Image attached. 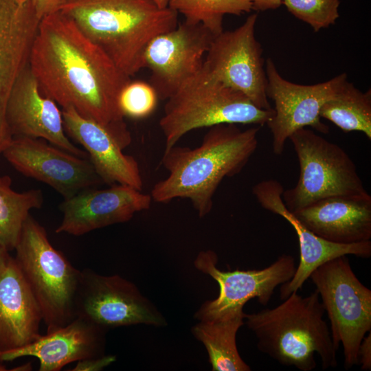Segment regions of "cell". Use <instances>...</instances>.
<instances>
[{
  "label": "cell",
  "mask_w": 371,
  "mask_h": 371,
  "mask_svg": "<svg viewBox=\"0 0 371 371\" xmlns=\"http://www.w3.org/2000/svg\"><path fill=\"white\" fill-rule=\"evenodd\" d=\"M265 71L266 94L275 104L274 115L267 124L272 133L276 155L282 153L286 140L300 128L311 126L322 133L328 132V126L320 120L319 111L347 80L346 74L322 83L295 84L282 77L271 58L266 60Z\"/></svg>",
  "instance_id": "8fae6325"
},
{
  "label": "cell",
  "mask_w": 371,
  "mask_h": 371,
  "mask_svg": "<svg viewBox=\"0 0 371 371\" xmlns=\"http://www.w3.org/2000/svg\"><path fill=\"white\" fill-rule=\"evenodd\" d=\"M32 370V363L31 362H28L27 363L14 368L12 370L26 371V370Z\"/></svg>",
  "instance_id": "836d02e7"
},
{
  "label": "cell",
  "mask_w": 371,
  "mask_h": 371,
  "mask_svg": "<svg viewBox=\"0 0 371 371\" xmlns=\"http://www.w3.org/2000/svg\"><path fill=\"white\" fill-rule=\"evenodd\" d=\"M158 100L157 93L150 83L131 80L119 95L118 106L124 117L142 119L155 111Z\"/></svg>",
  "instance_id": "4316f807"
},
{
  "label": "cell",
  "mask_w": 371,
  "mask_h": 371,
  "mask_svg": "<svg viewBox=\"0 0 371 371\" xmlns=\"http://www.w3.org/2000/svg\"><path fill=\"white\" fill-rule=\"evenodd\" d=\"M3 370H7V369H5V367L3 365L0 363V371H3Z\"/></svg>",
  "instance_id": "8d00e7d4"
},
{
  "label": "cell",
  "mask_w": 371,
  "mask_h": 371,
  "mask_svg": "<svg viewBox=\"0 0 371 371\" xmlns=\"http://www.w3.org/2000/svg\"><path fill=\"white\" fill-rule=\"evenodd\" d=\"M14 250V258L40 306L47 333L69 324L76 317L81 271L54 247L44 227L30 214Z\"/></svg>",
  "instance_id": "8992f818"
},
{
  "label": "cell",
  "mask_w": 371,
  "mask_h": 371,
  "mask_svg": "<svg viewBox=\"0 0 371 371\" xmlns=\"http://www.w3.org/2000/svg\"><path fill=\"white\" fill-rule=\"evenodd\" d=\"M152 201L150 194L126 185L88 189L64 199L59 205L62 221L55 232L77 236L124 223L135 213L149 209Z\"/></svg>",
  "instance_id": "2e32d148"
},
{
  "label": "cell",
  "mask_w": 371,
  "mask_h": 371,
  "mask_svg": "<svg viewBox=\"0 0 371 371\" xmlns=\"http://www.w3.org/2000/svg\"><path fill=\"white\" fill-rule=\"evenodd\" d=\"M324 117L344 132L360 131L371 139V91L362 92L348 80L321 107Z\"/></svg>",
  "instance_id": "cb8c5ba5"
},
{
  "label": "cell",
  "mask_w": 371,
  "mask_h": 371,
  "mask_svg": "<svg viewBox=\"0 0 371 371\" xmlns=\"http://www.w3.org/2000/svg\"><path fill=\"white\" fill-rule=\"evenodd\" d=\"M11 184L9 176L0 177V243L8 251L14 250L30 211L40 209L43 203L41 190L18 192Z\"/></svg>",
  "instance_id": "d4e9b609"
},
{
  "label": "cell",
  "mask_w": 371,
  "mask_h": 371,
  "mask_svg": "<svg viewBox=\"0 0 371 371\" xmlns=\"http://www.w3.org/2000/svg\"><path fill=\"white\" fill-rule=\"evenodd\" d=\"M160 8L168 7V0H150Z\"/></svg>",
  "instance_id": "e575fe53"
},
{
  "label": "cell",
  "mask_w": 371,
  "mask_h": 371,
  "mask_svg": "<svg viewBox=\"0 0 371 371\" xmlns=\"http://www.w3.org/2000/svg\"><path fill=\"white\" fill-rule=\"evenodd\" d=\"M62 116L66 134L85 149L102 182L142 191L138 163L123 152L132 140L124 120L104 124L80 115L72 107L63 109Z\"/></svg>",
  "instance_id": "7c38bea8"
},
{
  "label": "cell",
  "mask_w": 371,
  "mask_h": 371,
  "mask_svg": "<svg viewBox=\"0 0 371 371\" xmlns=\"http://www.w3.org/2000/svg\"><path fill=\"white\" fill-rule=\"evenodd\" d=\"M214 36L203 25L184 21L149 43L144 65L159 100H167L201 69Z\"/></svg>",
  "instance_id": "9a60e30c"
},
{
  "label": "cell",
  "mask_w": 371,
  "mask_h": 371,
  "mask_svg": "<svg viewBox=\"0 0 371 371\" xmlns=\"http://www.w3.org/2000/svg\"><path fill=\"white\" fill-rule=\"evenodd\" d=\"M76 317L104 329L144 324H166L165 319L137 287L119 275L81 271L75 300Z\"/></svg>",
  "instance_id": "9c48e42d"
},
{
  "label": "cell",
  "mask_w": 371,
  "mask_h": 371,
  "mask_svg": "<svg viewBox=\"0 0 371 371\" xmlns=\"http://www.w3.org/2000/svg\"><path fill=\"white\" fill-rule=\"evenodd\" d=\"M284 300L273 308L245 314L258 349L279 363L301 371L316 368L315 353L324 370L337 367V348L323 318L325 310L317 291L305 297L293 292Z\"/></svg>",
  "instance_id": "277c9868"
},
{
  "label": "cell",
  "mask_w": 371,
  "mask_h": 371,
  "mask_svg": "<svg viewBox=\"0 0 371 371\" xmlns=\"http://www.w3.org/2000/svg\"><path fill=\"white\" fill-rule=\"evenodd\" d=\"M47 142L14 137L2 155L18 172L47 184L64 199L95 188L102 182L89 159Z\"/></svg>",
  "instance_id": "4fadbf2b"
},
{
  "label": "cell",
  "mask_w": 371,
  "mask_h": 371,
  "mask_svg": "<svg viewBox=\"0 0 371 371\" xmlns=\"http://www.w3.org/2000/svg\"><path fill=\"white\" fill-rule=\"evenodd\" d=\"M6 117L13 137L43 139L76 156L88 157L85 150L69 140L64 129L62 111L53 100L41 93L29 65L12 89Z\"/></svg>",
  "instance_id": "d6986e66"
},
{
  "label": "cell",
  "mask_w": 371,
  "mask_h": 371,
  "mask_svg": "<svg viewBox=\"0 0 371 371\" xmlns=\"http://www.w3.org/2000/svg\"><path fill=\"white\" fill-rule=\"evenodd\" d=\"M257 16L252 14L238 27L215 35L203 67L225 85L243 93L258 108L271 109L266 94L262 49L255 36Z\"/></svg>",
  "instance_id": "30bf717a"
},
{
  "label": "cell",
  "mask_w": 371,
  "mask_h": 371,
  "mask_svg": "<svg viewBox=\"0 0 371 371\" xmlns=\"http://www.w3.org/2000/svg\"><path fill=\"white\" fill-rule=\"evenodd\" d=\"M258 131V127L242 130L235 124H220L210 127L196 148L165 149L161 163L168 176L154 185L152 200L167 203L188 199L199 217L205 216L223 179L238 174L254 153Z\"/></svg>",
  "instance_id": "7a4b0ae2"
},
{
  "label": "cell",
  "mask_w": 371,
  "mask_h": 371,
  "mask_svg": "<svg viewBox=\"0 0 371 371\" xmlns=\"http://www.w3.org/2000/svg\"><path fill=\"white\" fill-rule=\"evenodd\" d=\"M11 256L9 251L0 243V272Z\"/></svg>",
  "instance_id": "d6a6232c"
},
{
  "label": "cell",
  "mask_w": 371,
  "mask_h": 371,
  "mask_svg": "<svg viewBox=\"0 0 371 371\" xmlns=\"http://www.w3.org/2000/svg\"><path fill=\"white\" fill-rule=\"evenodd\" d=\"M309 278L328 315L334 344L337 349L343 346L344 368L349 370L358 365L359 345L371 331V290L356 276L345 255L323 263Z\"/></svg>",
  "instance_id": "ba28073f"
},
{
  "label": "cell",
  "mask_w": 371,
  "mask_h": 371,
  "mask_svg": "<svg viewBox=\"0 0 371 371\" xmlns=\"http://www.w3.org/2000/svg\"><path fill=\"white\" fill-rule=\"evenodd\" d=\"M252 9L264 11L267 10H274L279 8L282 4L283 0H249Z\"/></svg>",
  "instance_id": "1f68e13d"
},
{
  "label": "cell",
  "mask_w": 371,
  "mask_h": 371,
  "mask_svg": "<svg viewBox=\"0 0 371 371\" xmlns=\"http://www.w3.org/2000/svg\"><path fill=\"white\" fill-rule=\"evenodd\" d=\"M243 309L227 311L214 318L201 320L192 328L208 353L214 371H249L236 346V334L244 324Z\"/></svg>",
  "instance_id": "603a6c76"
},
{
  "label": "cell",
  "mask_w": 371,
  "mask_h": 371,
  "mask_svg": "<svg viewBox=\"0 0 371 371\" xmlns=\"http://www.w3.org/2000/svg\"><path fill=\"white\" fill-rule=\"evenodd\" d=\"M28 65L41 93L63 109L104 124L124 120L118 97L131 77L60 11L41 19Z\"/></svg>",
  "instance_id": "6da1fadb"
},
{
  "label": "cell",
  "mask_w": 371,
  "mask_h": 371,
  "mask_svg": "<svg viewBox=\"0 0 371 371\" xmlns=\"http://www.w3.org/2000/svg\"><path fill=\"white\" fill-rule=\"evenodd\" d=\"M37 16L43 17L59 10L65 0H30Z\"/></svg>",
  "instance_id": "f546056e"
},
{
  "label": "cell",
  "mask_w": 371,
  "mask_h": 371,
  "mask_svg": "<svg viewBox=\"0 0 371 371\" xmlns=\"http://www.w3.org/2000/svg\"><path fill=\"white\" fill-rule=\"evenodd\" d=\"M358 365L363 370H371V333L362 339L358 350Z\"/></svg>",
  "instance_id": "4dcf8cb0"
},
{
  "label": "cell",
  "mask_w": 371,
  "mask_h": 371,
  "mask_svg": "<svg viewBox=\"0 0 371 371\" xmlns=\"http://www.w3.org/2000/svg\"><path fill=\"white\" fill-rule=\"evenodd\" d=\"M289 139L300 165L297 183L282 194L289 210L294 212L328 197L368 192L355 163L339 146L306 128L293 132Z\"/></svg>",
  "instance_id": "52a82bcc"
},
{
  "label": "cell",
  "mask_w": 371,
  "mask_h": 371,
  "mask_svg": "<svg viewBox=\"0 0 371 371\" xmlns=\"http://www.w3.org/2000/svg\"><path fill=\"white\" fill-rule=\"evenodd\" d=\"M59 11L129 77L145 68L149 43L178 25L176 11L150 0H65Z\"/></svg>",
  "instance_id": "3957f363"
},
{
  "label": "cell",
  "mask_w": 371,
  "mask_h": 371,
  "mask_svg": "<svg viewBox=\"0 0 371 371\" xmlns=\"http://www.w3.org/2000/svg\"><path fill=\"white\" fill-rule=\"evenodd\" d=\"M217 262L218 257L212 250L201 251L194 260L196 268L210 276L220 288L218 297L205 302L196 313L200 321L214 318L231 310L243 309L244 305L253 298L267 305L275 289L289 282L296 269L294 258L286 254L261 269L223 271L217 268Z\"/></svg>",
  "instance_id": "5bb4252c"
},
{
  "label": "cell",
  "mask_w": 371,
  "mask_h": 371,
  "mask_svg": "<svg viewBox=\"0 0 371 371\" xmlns=\"http://www.w3.org/2000/svg\"><path fill=\"white\" fill-rule=\"evenodd\" d=\"M41 19L30 0H0V155L12 140L6 117L10 93L28 65Z\"/></svg>",
  "instance_id": "e0dca14e"
},
{
  "label": "cell",
  "mask_w": 371,
  "mask_h": 371,
  "mask_svg": "<svg viewBox=\"0 0 371 371\" xmlns=\"http://www.w3.org/2000/svg\"><path fill=\"white\" fill-rule=\"evenodd\" d=\"M116 360L114 355H102L77 361L71 371H100Z\"/></svg>",
  "instance_id": "f1b7e54d"
},
{
  "label": "cell",
  "mask_w": 371,
  "mask_h": 371,
  "mask_svg": "<svg viewBox=\"0 0 371 371\" xmlns=\"http://www.w3.org/2000/svg\"><path fill=\"white\" fill-rule=\"evenodd\" d=\"M43 315L14 257L0 272V352L38 339Z\"/></svg>",
  "instance_id": "7402d4cb"
},
{
  "label": "cell",
  "mask_w": 371,
  "mask_h": 371,
  "mask_svg": "<svg viewBox=\"0 0 371 371\" xmlns=\"http://www.w3.org/2000/svg\"><path fill=\"white\" fill-rule=\"evenodd\" d=\"M166 100L159 125L165 149L188 132L220 124H258L272 118L273 109L256 106L243 93L225 85L203 66Z\"/></svg>",
  "instance_id": "5b68a950"
},
{
  "label": "cell",
  "mask_w": 371,
  "mask_h": 371,
  "mask_svg": "<svg viewBox=\"0 0 371 371\" xmlns=\"http://www.w3.org/2000/svg\"><path fill=\"white\" fill-rule=\"evenodd\" d=\"M168 7L183 15L185 21L201 24L214 35L223 31L225 14L240 15L252 10L249 0H168Z\"/></svg>",
  "instance_id": "484cf974"
},
{
  "label": "cell",
  "mask_w": 371,
  "mask_h": 371,
  "mask_svg": "<svg viewBox=\"0 0 371 371\" xmlns=\"http://www.w3.org/2000/svg\"><path fill=\"white\" fill-rule=\"evenodd\" d=\"M105 333L106 329L76 317L31 344L0 352V361L33 357L39 361L40 371H59L72 362L104 355Z\"/></svg>",
  "instance_id": "ffe728a7"
},
{
  "label": "cell",
  "mask_w": 371,
  "mask_h": 371,
  "mask_svg": "<svg viewBox=\"0 0 371 371\" xmlns=\"http://www.w3.org/2000/svg\"><path fill=\"white\" fill-rule=\"evenodd\" d=\"M27 0H16V1L19 3V4H23L25 2H26Z\"/></svg>",
  "instance_id": "d590c367"
},
{
  "label": "cell",
  "mask_w": 371,
  "mask_h": 371,
  "mask_svg": "<svg viewBox=\"0 0 371 371\" xmlns=\"http://www.w3.org/2000/svg\"><path fill=\"white\" fill-rule=\"evenodd\" d=\"M284 188L274 179L263 180L256 184L252 192L265 210L284 218L293 227L298 238L300 262L293 278L280 287V298L302 288L311 273L323 263L340 256L353 255L362 258L371 256V241L353 244H337L328 241L312 232L287 209L282 200Z\"/></svg>",
  "instance_id": "ac0fdd59"
},
{
  "label": "cell",
  "mask_w": 371,
  "mask_h": 371,
  "mask_svg": "<svg viewBox=\"0 0 371 371\" xmlns=\"http://www.w3.org/2000/svg\"><path fill=\"white\" fill-rule=\"evenodd\" d=\"M293 214L307 229L331 243L347 245L371 238L368 192L325 198Z\"/></svg>",
  "instance_id": "44dd1931"
},
{
  "label": "cell",
  "mask_w": 371,
  "mask_h": 371,
  "mask_svg": "<svg viewBox=\"0 0 371 371\" xmlns=\"http://www.w3.org/2000/svg\"><path fill=\"white\" fill-rule=\"evenodd\" d=\"M282 4L315 32L333 25L339 17V0H283Z\"/></svg>",
  "instance_id": "83f0119b"
}]
</instances>
